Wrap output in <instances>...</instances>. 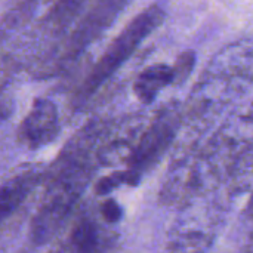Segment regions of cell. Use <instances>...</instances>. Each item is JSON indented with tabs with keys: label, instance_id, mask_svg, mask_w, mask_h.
I'll return each mask as SVG.
<instances>
[{
	"label": "cell",
	"instance_id": "8fae6325",
	"mask_svg": "<svg viewBox=\"0 0 253 253\" xmlns=\"http://www.w3.org/2000/svg\"><path fill=\"white\" fill-rule=\"evenodd\" d=\"M36 181V175H21L0 187V224L25 200Z\"/></svg>",
	"mask_w": 253,
	"mask_h": 253
},
{
	"label": "cell",
	"instance_id": "277c9868",
	"mask_svg": "<svg viewBox=\"0 0 253 253\" xmlns=\"http://www.w3.org/2000/svg\"><path fill=\"white\" fill-rule=\"evenodd\" d=\"M181 123L182 107H179L178 102H170L160 108L156 117L147 125L130 159L127 160V182L133 184L142 172L156 166L175 139Z\"/></svg>",
	"mask_w": 253,
	"mask_h": 253
},
{
	"label": "cell",
	"instance_id": "5b68a950",
	"mask_svg": "<svg viewBox=\"0 0 253 253\" xmlns=\"http://www.w3.org/2000/svg\"><path fill=\"white\" fill-rule=\"evenodd\" d=\"M202 191H205V184L200 166V153H179L173 159V163L169 166L165 176L160 190V202L166 206L182 209Z\"/></svg>",
	"mask_w": 253,
	"mask_h": 253
},
{
	"label": "cell",
	"instance_id": "4fadbf2b",
	"mask_svg": "<svg viewBox=\"0 0 253 253\" xmlns=\"http://www.w3.org/2000/svg\"><path fill=\"white\" fill-rule=\"evenodd\" d=\"M101 213L107 222H117L122 216V209L114 200H108L102 205Z\"/></svg>",
	"mask_w": 253,
	"mask_h": 253
},
{
	"label": "cell",
	"instance_id": "6da1fadb",
	"mask_svg": "<svg viewBox=\"0 0 253 253\" xmlns=\"http://www.w3.org/2000/svg\"><path fill=\"white\" fill-rule=\"evenodd\" d=\"M107 126L90 122L64 147L49 170L46 191L31 224V239L36 245L49 242L89 184L98 148Z\"/></svg>",
	"mask_w": 253,
	"mask_h": 253
},
{
	"label": "cell",
	"instance_id": "52a82bcc",
	"mask_svg": "<svg viewBox=\"0 0 253 253\" xmlns=\"http://www.w3.org/2000/svg\"><path fill=\"white\" fill-rule=\"evenodd\" d=\"M58 133L59 116L56 105L47 98H37L19 126L18 138L21 144L37 150L50 144Z\"/></svg>",
	"mask_w": 253,
	"mask_h": 253
},
{
	"label": "cell",
	"instance_id": "7c38bea8",
	"mask_svg": "<svg viewBox=\"0 0 253 253\" xmlns=\"http://www.w3.org/2000/svg\"><path fill=\"white\" fill-rule=\"evenodd\" d=\"M196 65V52L188 49L178 55L172 70H173V84L179 86L187 82Z\"/></svg>",
	"mask_w": 253,
	"mask_h": 253
},
{
	"label": "cell",
	"instance_id": "2e32d148",
	"mask_svg": "<svg viewBox=\"0 0 253 253\" xmlns=\"http://www.w3.org/2000/svg\"><path fill=\"white\" fill-rule=\"evenodd\" d=\"M249 113L253 116V102H252V105H251V108H249Z\"/></svg>",
	"mask_w": 253,
	"mask_h": 253
},
{
	"label": "cell",
	"instance_id": "8992f818",
	"mask_svg": "<svg viewBox=\"0 0 253 253\" xmlns=\"http://www.w3.org/2000/svg\"><path fill=\"white\" fill-rule=\"evenodd\" d=\"M185 213L175 222L169 233L166 249L168 253H206L216 236V219L213 216Z\"/></svg>",
	"mask_w": 253,
	"mask_h": 253
},
{
	"label": "cell",
	"instance_id": "30bf717a",
	"mask_svg": "<svg viewBox=\"0 0 253 253\" xmlns=\"http://www.w3.org/2000/svg\"><path fill=\"white\" fill-rule=\"evenodd\" d=\"M90 0H58L43 16L42 28L47 34H64L80 18Z\"/></svg>",
	"mask_w": 253,
	"mask_h": 253
},
{
	"label": "cell",
	"instance_id": "3957f363",
	"mask_svg": "<svg viewBox=\"0 0 253 253\" xmlns=\"http://www.w3.org/2000/svg\"><path fill=\"white\" fill-rule=\"evenodd\" d=\"M130 1L132 0H95V3L82 15L79 22L70 30V34L61 40L52 59L46 61V64L62 68L74 62L114 24Z\"/></svg>",
	"mask_w": 253,
	"mask_h": 253
},
{
	"label": "cell",
	"instance_id": "7a4b0ae2",
	"mask_svg": "<svg viewBox=\"0 0 253 253\" xmlns=\"http://www.w3.org/2000/svg\"><path fill=\"white\" fill-rule=\"evenodd\" d=\"M165 18L166 12L160 4H151L138 13L110 43L107 50L92 67L90 73L84 77L74 95L76 104L80 105L90 99L135 53L141 43L165 22Z\"/></svg>",
	"mask_w": 253,
	"mask_h": 253
},
{
	"label": "cell",
	"instance_id": "e0dca14e",
	"mask_svg": "<svg viewBox=\"0 0 253 253\" xmlns=\"http://www.w3.org/2000/svg\"><path fill=\"white\" fill-rule=\"evenodd\" d=\"M52 253H61V251H59V249H56V251H53Z\"/></svg>",
	"mask_w": 253,
	"mask_h": 253
},
{
	"label": "cell",
	"instance_id": "5bb4252c",
	"mask_svg": "<svg viewBox=\"0 0 253 253\" xmlns=\"http://www.w3.org/2000/svg\"><path fill=\"white\" fill-rule=\"evenodd\" d=\"M240 253H253V234L252 237H251V240L248 242V245L245 246V249Z\"/></svg>",
	"mask_w": 253,
	"mask_h": 253
},
{
	"label": "cell",
	"instance_id": "ba28073f",
	"mask_svg": "<svg viewBox=\"0 0 253 253\" xmlns=\"http://www.w3.org/2000/svg\"><path fill=\"white\" fill-rule=\"evenodd\" d=\"M111 239L105 236L104 230L89 218L79 219L73 227L68 243L61 246V253H105Z\"/></svg>",
	"mask_w": 253,
	"mask_h": 253
},
{
	"label": "cell",
	"instance_id": "9a60e30c",
	"mask_svg": "<svg viewBox=\"0 0 253 253\" xmlns=\"http://www.w3.org/2000/svg\"><path fill=\"white\" fill-rule=\"evenodd\" d=\"M248 211H249V213L253 216V194H252V199H251V202H249V206H248Z\"/></svg>",
	"mask_w": 253,
	"mask_h": 253
},
{
	"label": "cell",
	"instance_id": "9c48e42d",
	"mask_svg": "<svg viewBox=\"0 0 253 253\" xmlns=\"http://www.w3.org/2000/svg\"><path fill=\"white\" fill-rule=\"evenodd\" d=\"M170 84H173L172 67L168 64H153L138 74L133 83V92L144 105H150Z\"/></svg>",
	"mask_w": 253,
	"mask_h": 253
}]
</instances>
